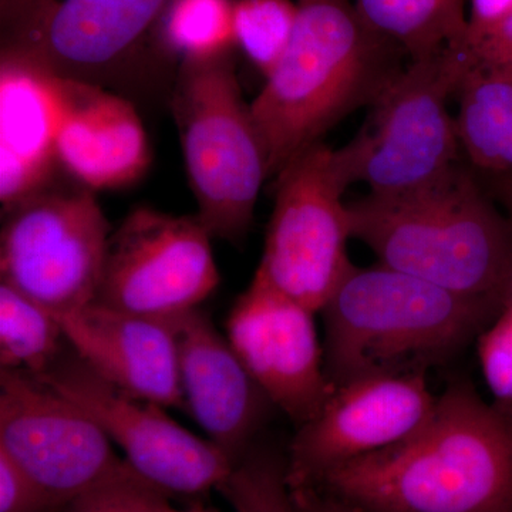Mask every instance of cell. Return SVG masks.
<instances>
[{
  "label": "cell",
  "mask_w": 512,
  "mask_h": 512,
  "mask_svg": "<svg viewBox=\"0 0 512 512\" xmlns=\"http://www.w3.org/2000/svg\"><path fill=\"white\" fill-rule=\"evenodd\" d=\"M316 490L356 512H512V403L451 382L409 439L335 468Z\"/></svg>",
  "instance_id": "1"
},
{
  "label": "cell",
  "mask_w": 512,
  "mask_h": 512,
  "mask_svg": "<svg viewBox=\"0 0 512 512\" xmlns=\"http://www.w3.org/2000/svg\"><path fill=\"white\" fill-rule=\"evenodd\" d=\"M296 3L291 42L251 103L269 178L353 111L372 107L407 63L367 25L355 0Z\"/></svg>",
  "instance_id": "2"
},
{
  "label": "cell",
  "mask_w": 512,
  "mask_h": 512,
  "mask_svg": "<svg viewBox=\"0 0 512 512\" xmlns=\"http://www.w3.org/2000/svg\"><path fill=\"white\" fill-rule=\"evenodd\" d=\"M348 208L352 238L379 264L503 308L512 301V220L466 160L429 188Z\"/></svg>",
  "instance_id": "3"
},
{
  "label": "cell",
  "mask_w": 512,
  "mask_h": 512,
  "mask_svg": "<svg viewBox=\"0 0 512 512\" xmlns=\"http://www.w3.org/2000/svg\"><path fill=\"white\" fill-rule=\"evenodd\" d=\"M503 309L386 265H353L320 311L326 372L335 387L426 373L466 348Z\"/></svg>",
  "instance_id": "4"
},
{
  "label": "cell",
  "mask_w": 512,
  "mask_h": 512,
  "mask_svg": "<svg viewBox=\"0 0 512 512\" xmlns=\"http://www.w3.org/2000/svg\"><path fill=\"white\" fill-rule=\"evenodd\" d=\"M170 106L198 214L212 238L239 245L268 180L251 104L242 97L231 55L175 70Z\"/></svg>",
  "instance_id": "5"
},
{
  "label": "cell",
  "mask_w": 512,
  "mask_h": 512,
  "mask_svg": "<svg viewBox=\"0 0 512 512\" xmlns=\"http://www.w3.org/2000/svg\"><path fill=\"white\" fill-rule=\"evenodd\" d=\"M359 170L353 140L339 150L323 143L306 148L275 177L274 211L256 274L316 313L353 266L343 197L359 183Z\"/></svg>",
  "instance_id": "6"
},
{
  "label": "cell",
  "mask_w": 512,
  "mask_h": 512,
  "mask_svg": "<svg viewBox=\"0 0 512 512\" xmlns=\"http://www.w3.org/2000/svg\"><path fill=\"white\" fill-rule=\"evenodd\" d=\"M170 2L18 0L0 12L2 53L32 60L62 79L120 93L133 76L174 66L157 45Z\"/></svg>",
  "instance_id": "7"
},
{
  "label": "cell",
  "mask_w": 512,
  "mask_h": 512,
  "mask_svg": "<svg viewBox=\"0 0 512 512\" xmlns=\"http://www.w3.org/2000/svg\"><path fill=\"white\" fill-rule=\"evenodd\" d=\"M468 64L454 47L430 59L409 60L384 87L367 126L355 138L359 183L369 194L396 197L424 190L463 163L456 99Z\"/></svg>",
  "instance_id": "8"
},
{
  "label": "cell",
  "mask_w": 512,
  "mask_h": 512,
  "mask_svg": "<svg viewBox=\"0 0 512 512\" xmlns=\"http://www.w3.org/2000/svg\"><path fill=\"white\" fill-rule=\"evenodd\" d=\"M2 214L0 282L56 316L94 302L111 235L94 191L56 178Z\"/></svg>",
  "instance_id": "9"
},
{
  "label": "cell",
  "mask_w": 512,
  "mask_h": 512,
  "mask_svg": "<svg viewBox=\"0 0 512 512\" xmlns=\"http://www.w3.org/2000/svg\"><path fill=\"white\" fill-rule=\"evenodd\" d=\"M89 414L128 466L168 497H200L217 490L234 463L210 440L185 430L160 404L103 379L70 346L36 376Z\"/></svg>",
  "instance_id": "10"
},
{
  "label": "cell",
  "mask_w": 512,
  "mask_h": 512,
  "mask_svg": "<svg viewBox=\"0 0 512 512\" xmlns=\"http://www.w3.org/2000/svg\"><path fill=\"white\" fill-rule=\"evenodd\" d=\"M211 239L197 215L136 208L111 231L94 302L154 319L200 308L220 285Z\"/></svg>",
  "instance_id": "11"
},
{
  "label": "cell",
  "mask_w": 512,
  "mask_h": 512,
  "mask_svg": "<svg viewBox=\"0 0 512 512\" xmlns=\"http://www.w3.org/2000/svg\"><path fill=\"white\" fill-rule=\"evenodd\" d=\"M0 451L62 508L127 467L89 414L23 370H0Z\"/></svg>",
  "instance_id": "12"
},
{
  "label": "cell",
  "mask_w": 512,
  "mask_h": 512,
  "mask_svg": "<svg viewBox=\"0 0 512 512\" xmlns=\"http://www.w3.org/2000/svg\"><path fill=\"white\" fill-rule=\"evenodd\" d=\"M436 400L426 373L369 376L340 384L289 444V487L316 488L335 468L409 439L429 420Z\"/></svg>",
  "instance_id": "13"
},
{
  "label": "cell",
  "mask_w": 512,
  "mask_h": 512,
  "mask_svg": "<svg viewBox=\"0 0 512 512\" xmlns=\"http://www.w3.org/2000/svg\"><path fill=\"white\" fill-rule=\"evenodd\" d=\"M315 315L255 272L227 319V338L239 359L296 427L318 416L335 392Z\"/></svg>",
  "instance_id": "14"
},
{
  "label": "cell",
  "mask_w": 512,
  "mask_h": 512,
  "mask_svg": "<svg viewBox=\"0 0 512 512\" xmlns=\"http://www.w3.org/2000/svg\"><path fill=\"white\" fill-rule=\"evenodd\" d=\"M170 322L177 340L184 412L235 464L254 446L275 406L207 312L195 308Z\"/></svg>",
  "instance_id": "15"
},
{
  "label": "cell",
  "mask_w": 512,
  "mask_h": 512,
  "mask_svg": "<svg viewBox=\"0 0 512 512\" xmlns=\"http://www.w3.org/2000/svg\"><path fill=\"white\" fill-rule=\"evenodd\" d=\"M59 319L70 348L97 375L165 409L184 410L170 319L133 315L96 302Z\"/></svg>",
  "instance_id": "16"
},
{
  "label": "cell",
  "mask_w": 512,
  "mask_h": 512,
  "mask_svg": "<svg viewBox=\"0 0 512 512\" xmlns=\"http://www.w3.org/2000/svg\"><path fill=\"white\" fill-rule=\"evenodd\" d=\"M66 82L25 57L0 62V202L2 212L57 178V136Z\"/></svg>",
  "instance_id": "17"
},
{
  "label": "cell",
  "mask_w": 512,
  "mask_h": 512,
  "mask_svg": "<svg viewBox=\"0 0 512 512\" xmlns=\"http://www.w3.org/2000/svg\"><path fill=\"white\" fill-rule=\"evenodd\" d=\"M66 109L57 136V163L70 180L92 191L140 180L151 150L136 107L123 94L66 80Z\"/></svg>",
  "instance_id": "18"
},
{
  "label": "cell",
  "mask_w": 512,
  "mask_h": 512,
  "mask_svg": "<svg viewBox=\"0 0 512 512\" xmlns=\"http://www.w3.org/2000/svg\"><path fill=\"white\" fill-rule=\"evenodd\" d=\"M456 100L464 160L480 177H512V74L468 67Z\"/></svg>",
  "instance_id": "19"
},
{
  "label": "cell",
  "mask_w": 512,
  "mask_h": 512,
  "mask_svg": "<svg viewBox=\"0 0 512 512\" xmlns=\"http://www.w3.org/2000/svg\"><path fill=\"white\" fill-rule=\"evenodd\" d=\"M376 33L407 59H430L457 45L467 28L468 0H355Z\"/></svg>",
  "instance_id": "20"
},
{
  "label": "cell",
  "mask_w": 512,
  "mask_h": 512,
  "mask_svg": "<svg viewBox=\"0 0 512 512\" xmlns=\"http://www.w3.org/2000/svg\"><path fill=\"white\" fill-rule=\"evenodd\" d=\"M67 346L59 316L0 282V370L43 375Z\"/></svg>",
  "instance_id": "21"
},
{
  "label": "cell",
  "mask_w": 512,
  "mask_h": 512,
  "mask_svg": "<svg viewBox=\"0 0 512 512\" xmlns=\"http://www.w3.org/2000/svg\"><path fill=\"white\" fill-rule=\"evenodd\" d=\"M237 0H171L158 25L157 45L171 64L207 62L235 47Z\"/></svg>",
  "instance_id": "22"
},
{
  "label": "cell",
  "mask_w": 512,
  "mask_h": 512,
  "mask_svg": "<svg viewBox=\"0 0 512 512\" xmlns=\"http://www.w3.org/2000/svg\"><path fill=\"white\" fill-rule=\"evenodd\" d=\"M234 512H296L286 457L252 446L217 488Z\"/></svg>",
  "instance_id": "23"
},
{
  "label": "cell",
  "mask_w": 512,
  "mask_h": 512,
  "mask_svg": "<svg viewBox=\"0 0 512 512\" xmlns=\"http://www.w3.org/2000/svg\"><path fill=\"white\" fill-rule=\"evenodd\" d=\"M296 20V0H237L235 47L266 77L291 42Z\"/></svg>",
  "instance_id": "24"
},
{
  "label": "cell",
  "mask_w": 512,
  "mask_h": 512,
  "mask_svg": "<svg viewBox=\"0 0 512 512\" xmlns=\"http://www.w3.org/2000/svg\"><path fill=\"white\" fill-rule=\"evenodd\" d=\"M170 498L130 466L69 501L62 512H173Z\"/></svg>",
  "instance_id": "25"
},
{
  "label": "cell",
  "mask_w": 512,
  "mask_h": 512,
  "mask_svg": "<svg viewBox=\"0 0 512 512\" xmlns=\"http://www.w3.org/2000/svg\"><path fill=\"white\" fill-rule=\"evenodd\" d=\"M478 356L494 399L512 403V301L478 336Z\"/></svg>",
  "instance_id": "26"
},
{
  "label": "cell",
  "mask_w": 512,
  "mask_h": 512,
  "mask_svg": "<svg viewBox=\"0 0 512 512\" xmlns=\"http://www.w3.org/2000/svg\"><path fill=\"white\" fill-rule=\"evenodd\" d=\"M468 62V67L512 74V13L491 28L464 33L454 45Z\"/></svg>",
  "instance_id": "27"
},
{
  "label": "cell",
  "mask_w": 512,
  "mask_h": 512,
  "mask_svg": "<svg viewBox=\"0 0 512 512\" xmlns=\"http://www.w3.org/2000/svg\"><path fill=\"white\" fill-rule=\"evenodd\" d=\"M49 494L0 451V512H62Z\"/></svg>",
  "instance_id": "28"
},
{
  "label": "cell",
  "mask_w": 512,
  "mask_h": 512,
  "mask_svg": "<svg viewBox=\"0 0 512 512\" xmlns=\"http://www.w3.org/2000/svg\"><path fill=\"white\" fill-rule=\"evenodd\" d=\"M512 13V0H468L467 28L477 33L491 28Z\"/></svg>",
  "instance_id": "29"
},
{
  "label": "cell",
  "mask_w": 512,
  "mask_h": 512,
  "mask_svg": "<svg viewBox=\"0 0 512 512\" xmlns=\"http://www.w3.org/2000/svg\"><path fill=\"white\" fill-rule=\"evenodd\" d=\"M292 497L296 512H356L328 494L320 495L316 488L292 490Z\"/></svg>",
  "instance_id": "30"
},
{
  "label": "cell",
  "mask_w": 512,
  "mask_h": 512,
  "mask_svg": "<svg viewBox=\"0 0 512 512\" xmlns=\"http://www.w3.org/2000/svg\"><path fill=\"white\" fill-rule=\"evenodd\" d=\"M485 190L490 192L494 201L503 208L505 214L512 220V177L508 178H481Z\"/></svg>",
  "instance_id": "31"
},
{
  "label": "cell",
  "mask_w": 512,
  "mask_h": 512,
  "mask_svg": "<svg viewBox=\"0 0 512 512\" xmlns=\"http://www.w3.org/2000/svg\"><path fill=\"white\" fill-rule=\"evenodd\" d=\"M173 512H218L212 510V508L204 507L202 504H194L190 505V507L185 508V510H175Z\"/></svg>",
  "instance_id": "32"
},
{
  "label": "cell",
  "mask_w": 512,
  "mask_h": 512,
  "mask_svg": "<svg viewBox=\"0 0 512 512\" xmlns=\"http://www.w3.org/2000/svg\"><path fill=\"white\" fill-rule=\"evenodd\" d=\"M16 0H0V9L6 8V6L12 5Z\"/></svg>",
  "instance_id": "33"
}]
</instances>
